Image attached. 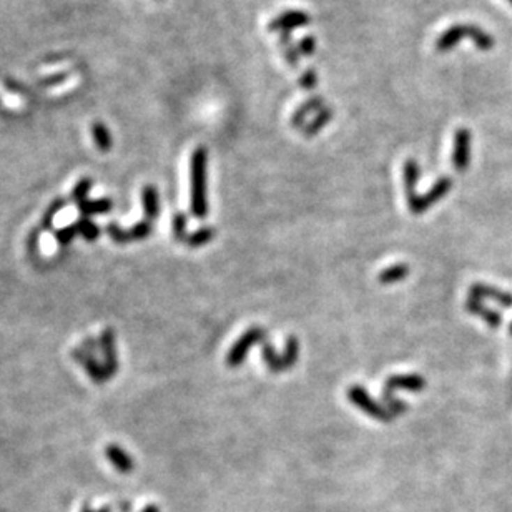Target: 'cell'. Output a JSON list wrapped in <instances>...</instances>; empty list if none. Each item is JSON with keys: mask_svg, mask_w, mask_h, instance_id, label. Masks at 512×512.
Returning <instances> with one entry per match:
<instances>
[{"mask_svg": "<svg viewBox=\"0 0 512 512\" xmlns=\"http://www.w3.org/2000/svg\"><path fill=\"white\" fill-rule=\"evenodd\" d=\"M143 199V210H145V220L153 223L157 220L160 211V199H158V190L153 185H146L142 192Z\"/></svg>", "mask_w": 512, "mask_h": 512, "instance_id": "cell-16", "label": "cell"}, {"mask_svg": "<svg viewBox=\"0 0 512 512\" xmlns=\"http://www.w3.org/2000/svg\"><path fill=\"white\" fill-rule=\"evenodd\" d=\"M65 205V199H55L54 203H52L49 210H47V213L43 215V221H42V227L43 228H50L52 227V221H54V216L59 213L60 210H62Z\"/></svg>", "mask_w": 512, "mask_h": 512, "instance_id": "cell-32", "label": "cell"}, {"mask_svg": "<svg viewBox=\"0 0 512 512\" xmlns=\"http://www.w3.org/2000/svg\"><path fill=\"white\" fill-rule=\"evenodd\" d=\"M471 132L467 128H458L454 133L453 167L455 172H466L471 162Z\"/></svg>", "mask_w": 512, "mask_h": 512, "instance_id": "cell-6", "label": "cell"}, {"mask_svg": "<svg viewBox=\"0 0 512 512\" xmlns=\"http://www.w3.org/2000/svg\"><path fill=\"white\" fill-rule=\"evenodd\" d=\"M92 137L95 145H97L102 151H108L112 149V145H114L110 132H108V128L102 123V121H95L92 125Z\"/></svg>", "mask_w": 512, "mask_h": 512, "instance_id": "cell-23", "label": "cell"}, {"mask_svg": "<svg viewBox=\"0 0 512 512\" xmlns=\"http://www.w3.org/2000/svg\"><path fill=\"white\" fill-rule=\"evenodd\" d=\"M469 296L476 299H491L497 305L504 308H512V294L502 292V289L494 288V286L484 283H474L469 286Z\"/></svg>", "mask_w": 512, "mask_h": 512, "instance_id": "cell-9", "label": "cell"}, {"mask_svg": "<svg viewBox=\"0 0 512 512\" xmlns=\"http://www.w3.org/2000/svg\"><path fill=\"white\" fill-rule=\"evenodd\" d=\"M426 384H428L426 379H424L421 375L389 376L388 379H386L384 388H383V401H384L386 407H388V409L391 411L394 416L405 413V411H407L406 402L399 401V399L393 396L394 389H406V391H411V393H421L424 388H426Z\"/></svg>", "mask_w": 512, "mask_h": 512, "instance_id": "cell-2", "label": "cell"}, {"mask_svg": "<svg viewBox=\"0 0 512 512\" xmlns=\"http://www.w3.org/2000/svg\"><path fill=\"white\" fill-rule=\"evenodd\" d=\"M278 43H280V49L283 50L286 62L292 65V67H298L299 57H301V54H299L298 47H294L292 43V32L280 33V42H278Z\"/></svg>", "mask_w": 512, "mask_h": 512, "instance_id": "cell-21", "label": "cell"}, {"mask_svg": "<svg viewBox=\"0 0 512 512\" xmlns=\"http://www.w3.org/2000/svg\"><path fill=\"white\" fill-rule=\"evenodd\" d=\"M107 233L112 236V240L116 243H128L133 240H145L151 233V221L143 220L130 229H121L115 223H110L107 227Z\"/></svg>", "mask_w": 512, "mask_h": 512, "instance_id": "cell-8", "label": "cell"}, {"mask_svg": "<svg viewBox=\"0 0 512 512\" xmlns=\"http://www.w3.org/2000/svg\"><path fill=\"white\" fill-rule=\"evenodd\" d=\"M79 227H77V223L73 225H68V227L65 228H60L57 233H55V238H57V241L60 243V245H68L73 238H75L77 235H79Z\"/></svg>", "mask_w": 512, "mask_h": 512, "instance_id": "cell-29", "label": "cell"}, {"mask_svg": "<svg viewBox=\"0 0 512 512\" xmlns=\"http://www.w3.org/2000/svg\"><path fill=\"white\" fill-rule=\"evenodd\" d=\"M105 454H107L108 461L114 464V466L116 467V471L121 472V474H128V472H132L133 469L132 458H130L128 453H125L123 449L119 448V446H115V444L107 446Z\"/></svg>", "mask_w": 512, "mask_h": 512, "instance_id": "cell-15", "label": "cell"}, {"mask_svg": "<svg viewBox=\"0 0 512 512\" xmlns=\"http://www.w3.org/2000/svg\"><path fill=\"white\" fill-rule=\"evenodd\" d=\"M77 227H79V232L82 236H85L86 240H95V238L100 236V228L97 225L92 223L86 216H80V220L77 221Z\"/></svg>", "mask_w": 512, "mask_h": 512, "instance_id": "cell-27", "label": "cell"}, {"mask_svg": "<svg viewBox=\"0 0 512 512\" xmlns=\"http://www.w3.org/2000/svg\"><path fill=\"white\" fill-rule=\"evenodd\" d=\"M467 37L472 38V42H474V45L479 50L488 52V50H492L494 49V38H492V36H489V33L485 32V30H483L481 27H477V25H467Z\"/></svg>", "mask_w": 512, "mask_h": 512, "instance_id": "cell-19", "label": "cell"}, {"mask_svg": "<svg viewBox=\"0 0 512 512\" xmlns=\"http://www.w3.org/2000/svg\"><path fill=\"white\" fill-rule=\"evenodd\" d=\"M311 22V17L303 10H288L283 12L273 19L268 25V29L271 32H278V33H283V32H292L293 29H301L305 27Z\"/></svg>", "mask_w": 512, "mask_h": 512, "instance_id": "cell-7", "label": "cell"}, {"mask_svg": "<svg viewBox=\"0 0 512 512\" xmlns=\"http://www.w3.org/2000/svg\"><path fill=\"white\" fill-rule=\"evenodd\" d=\"M143 512H158V511H157V507H155V506H151V507H146V509H145V511H143Z\"/></svg>", "mask_w": 512, "mask_h": 512, "instance_id": "cell-35", "label": "cell"}, {"mask_svg": "<svg viewBox=\"0 0 512 512\" xmlns=\"http://www.w3.org/2000/svg\"><path fill=\"white\" fill-rule=\"evenodd\" d=\"M451 186H453V180H451V176H441L426 195H423V197L418 195V198H416L414 202L409 203V210L413 211L414 215L424 213L428 208H431L434 203H437L441 198H444L446 195L449 193Z\"/></svg>", "mask_w": 512, "mask_h": 512, "instance_id": "cell-5", "label": "cell"}, {"mask_svg": "<svg viewBox=\"0 0 512 512\" xmlns=\"http://www.w3.org/2000/svg\"><path fill=\"white\" fill-rule=\"evenodd\" d=\"M173 235L178 241L186 240V215L176 213L173 216Z\"/></svg>", "mask_w": 512, "mask_h": 512, "instance_id": "cell-30", "label": "cell"}, {"mask_svg": "<svg viewBox=\"0 0 512 512\" xmlns=\"http://www.w3.org/2000/svg\"><path fill=\"white\" fill-rule=\"evenodd\" d=\"M192 213L197 218H205L208 215V195H206V172H208V151L198 146L193 151L192 160Z\"/></svg>", "mask_w": 512, "mask_h": 512, "instance_id": "cell-1", "label": "cell"}, {"mask_svg": "<svg viewBox=\"0 0 512 512\" xmlns=\"http://www.w3.org/2000/svg\"><path fill=\"white\" fill-rule=\"evenodd\" d=\"M333 116H335V112H333V108L331 107H323L318 112V114L315 115V119L311 120L310 123H306V127L303 128V132H305L306 137H315L316 133H319L321 130L326 127L329 121L333 120Z\"/></svg>", "mask_w": 512, "mask_h": 512, "instance_id": "cell-17", "label": "cell"}, {"mask_svg": "<svg viewBox=\"0 0 512 512\" xmlns=\"http://www.w3.org/2000/svg\"><path fill=\"white\" fill-rule=\"evenodd\" d=\"M509 333L512 335V323H511V326H509Z\"/></svg>", "mask_w": 512, "mask_h": 512, "instance_id": "cell-36", "label": "cell"}, {"mask_svg": "<svg viewBox=\"0 0 512 512\" xmlns=\"http://www.w3.org/2000/svg\"><path fill=\"white\" fill-rule=\"evenodd\" d=\"M407 275H409V266H407V264L398 263L393 264V266L384 268V270L379 273V276H377V280H379V283L383 285H391L396 283V281L405 280V278H407Z\"/></svg>", "mask_w": 512, "mask_h": 512, "instance_id": "cell-18", "label": "cell"}, {"mask_svg": "<svg viewBox=\"0 0 512 512\" xmlns=\"http://www.w3.org/2000/svg\"><path fill=\"white\" fill-rule=\"evenodd\" d=\"M90 188H92V180H90V178H84V180H80L79 183L75 185V188H73V192H72V198L75 199L77 205L82 202H85Z\"/></svg>", "mask_w": 512, "mask_h": 512, "instance_id": "cell-28", "label": "cell"}, {"mask_svg": "<svg viewBox=\"0 0 512 512\" xmlns=\"http://www.w3.org/2000/svg\"><path fill=\"white\" fill-rule=\"evenodd\" d=\"M323 107H324V98L319 97V95L308 98L306 102L303 103V105L299 107L296 112H294V115L292 119L293 128H301V127L305 128L308 116H310L311 114H315V112H319Z\"/></svg>", "mask_w": 512, "mask_h": 512, "instance_id": "cell-13", "label": "cell"}, {"mask_svg": "<svg viewBox=\"0 0 512 512\" xmlns=\"http://www.w3.org/2000/svg\"><path fill=\"white\" fill-rule=\"evenodd\" d=\"M266 341V329L255 326L250 328L245 335H241L240 340H238L235 345L232 346V349L228 351L227 354V366L228 368H238L241 366V363L245 361L246 356H248V351L251 346L255 345H262V342Z\"/></svg>", "mask_w": 512, "mask_h": 512, "instance_id": "cell-4", "label": "cell"}, {"mask_svg": "<svg viewBox=\"0 0 512 512\" xmlns=\"http://www.w3.org/2000/svg\"><path fill=\"white\" fill-rule=\"evenodd\" d=\"M346 396H348L349 401L353 402L356 407H359V409L364 411V413L370 414L372 419L381 421V423H391L394 419V414L391 411H389L388 407H384L383 405H379V402H376L375 399L368 394L366 389L361 388V386L358 384L349 386L348 391H346Z\"/></svg>", "mask_w": 512, "mask_h": 512, "instance_id": "cell-3", "label": "cell"}, {"mask_svg": "<svg viewBox=\"0 0 512 512\" xmlns=\"http://www.w3.org/2000/svg\"><path fill=\"white\" fill-rule=\"evenodd\" d=\"M85 368L86 371H89V375L92 379L95 381V383H105V381L108 379V371L105 366H102V364H98L95 359L92 358H85Z\"/></svg>", "mask_w": 512, "mask_h": 512, "instance_id": "cell-26", "label": "cell"}, {"mask_svg": "<svg viewBox=\"0 0 512 512\" xmlns=\"http://www.w3.org/2000/svg\"><path fill=\"white\" fill-rule=\"evenodd\" d=\"M419 175H421L419 165L416 163L414 160H407V162L405 163V192H406V198H407V205L418 198V192H416V188H418Z\"/></svg>", "mask_w": 512, "mask_h": 512, "instance_id": "cell-14", "label": "cell"}, {"mask_svg": "<svg viewBox=\"0 0 512 512\" xmlns=\"http://www.w3.org/2000/svg\"><path fill=\"white\" fill-rule=\"evenodd\" d=\"M112 208H114V203H112L108 198L95 199V202H89V199H85V202L79 203L80 215L82 216H86V218H89L90 215L107 213V211H110Z\"/></svg>", "mask_w": 512, "mask_h": 512, "instance_id": "cell-20", "label": "cell"}, {"mask_svg": "<svg viewBox=\"0 0 512 512\" xmlns=\"http://www.w3.org/2000/svg\"><path fill=\"white\" fill-rule=\"evenodd\" d=\"M298 356H299V341L298 338L289 336L286 340L285 345V353L281 354V366H283V371L292 370L294 366V363L298 361Z\"/></svg>", "mask_w": 512, "mask_h": 512, "instance_id": "cell-22", "label": "cell"}, {"mask_svg": "<svg viewBox=\"0 0 512 512\" xmlns=\"http://www.w3.org/2000/svg\"><path fill=\"white\" fill-rule=\"evenodd\" d=\"M507 2H509V3H511V6H512V0H507Z\"/></svg>", "mask_w": 512, "mask_h": 512, "instance_id": "cell-37", "label": "cell"}, {"mask_svg": "<svg viewBox=\"0 0 512 512\" xmlns=\"http://www.w3.org/2000/svg\"><path fill=\"white\" fill-rule=\"evenodd\" d=\"M298 50H299V54L305 55V57L313 55L316 52V38L313 36L303 37L301 40L298 42Z\"/></svg>", "mask_w": 512, "mask_h": 512, "instance_id": "cell-33", "label": "cell"}, {"mask_svg": "<svg viewBox=\"0 0 512 512\" xmlns=\"http://www.w3.org/2000/svg\"><path fill=\"white\" fill-rule=\"evenodd\" d=\"M102 349L103 354H105V364L103 366L107 368L108 376H114L116 370H119V359H116V349H115V331L114 329L107 328L105 331L102 333Z\"/></svg>", "mask_w": 512, "mask_h": 512, "instance_id": "cell-12", "label": "cell"}, {"mask_svg": "<svg viewBox=\"0 0 512 512\" xmlns=\"http://www.w3.org/2000/svg\"><path fill=\"white\" fill-rule=\"evenodd\" d=\"M466 310H467V313L476 315V316H479L481 319H484L485 323L489 324V328L497 329L499 326H501L502 316L499 315L497 311H494L489 306H485L483 303V299H476V298L469 296L466 301Z\"/></svg>", "mask_w": 512, "mask_h": 512, "instance_id": "cell-10", "label": "cell"}, {"mask_svg": "<svg viewBox=\"0 0 512 512\" xmlns=\"http://www.w3.org/2000/svg\"><path fill=\"white\" fill-rule=\"evenodd\" d=\"M464 37H467V25H453L446 32H442L439 38L436 40V50L441 54L453 50L454 47H458V43L462 40Z\"/></svg>", "mask_w": 512, "mask_h": 512, "instance_id": "cell-11", "label": "cell"}, {"mask_svg": "<svg viewBox=\"0 0 512 512\" xmlns=\"http://www.w3.org/2000/svg\"><path fill=\"white\" fill-rule=\"evenodd\" d=\"M215 238V228L213 227H205L199 228L198 232H195L193 235H186L185 243L190 248H198V246L206 245L208 241H211Z\"/></svg>", "mask_w": 512, "mask_h": 512, "instance_id": "cell-25", "label": "cell"}, {"mask_svg": "<svg viewBox=\"0 0 512 512\" xmlns=\"http://www.w3.org/2000/svg\"><path fill=\"white\" fill-rule=\"evenodd\" d=\"M318 85V73L315 68H308V70L299 77V86L303 90H313Z\"/></svg>", "mask_w": 512, "mask_h": 512, "instance_id": "cell-31", "label": "cell"}, {"mask_svg": "<svg viewBox=\"0 0 512 512\" xmlns=\"http://www.w3.org/2000/svg\"><path fill=\"white\" fill-rule=\"evenodd\" d=\"M262 353L266 368L273 372H283V366H281V356L276 354L273 345H268L266 341L262 342Z\"/></svg>", "mask_w": 512, "mask_h": 512, "instance_id": "cell-24", "label": "cell"}, {"mask_svg": "<svg viewBox=\"0 0 512 512\" xmlns=\"http://www.w3.org/2000/svg\"><path fill=\"white\" fill-rule=\"evenodd\" d=\"M82 512H110V509H108V507H103V509H100V511H92L90 507H84Z\"/></svg>", "mask_w": 512, "mask_h": 512, "instance_id": "cell-34", "label": "cell"}]
</instances>
